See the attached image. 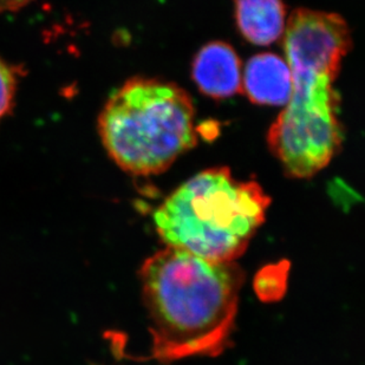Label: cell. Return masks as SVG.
<instances>
[{
    "label": "cell",
    "mask_w": 365,
    "mask_h": 365,
    "mask_svg": "<svg viewBox=\"0 0 365 365\" xmlns=\"http://www.w3.org/2000/svg\"><path fill=\"white\" fill-rule=\"evenodd\" d=\"M351 45L348 24L339 14L297 9L289 16L284 50L291 95L267 138L289 178H312L341 149L343 129L334 83Z\"/></svg>",
    "instance_id": "cell-1"
},
{
    "label": "cell",
    "mask_w": 365,
    "mask_h": 365,
    "mask_svg": "<svg viewBox=\"0 0 365 365\" xmlns=\"http://www.w3.org/2000/svg\"><path fill=\"white\" fill-rule=\"evenodd\" d=\"M152 354L161 363L220 355L231 346L245 282L235 262H210L178 248L149 257L141 269Z\"/></svg>",
    "instance_id": "cell-2"
},
{
    "label": "cell",
    "mask_w": 365,
    "mask_h": 365,
    "mask_svg": "<svg viewBox=\"0 0 365 365\" xmlns=\"http://www.w3.org/2000/svg\"><path fill=\"white\" fill-rule=\"evenodd\" d=\"M271 199L255 181H238L226 167L199 173L156 210L167 247L210 262H235L264 224Z\"/></svg>",
    "instance_id": "cell-3"
},
{
    "label": "cell",
    "mask_w": 365,
    "mask_h": 365,
    "mask_svg": "<svg viewBox=\"0 0 365 365\" xmlns=\"http://www.w3.org/2000/svg\"><path fill=\"white\" fill-rule=\"evenodd\" d=\"M193 101L174 83L135 77L108 100L98 118L104 148L131 175L163 173L197 143Z\"/></svg>",
    "instance_id": "cell-4"
},
{
    "label": "cell",
    "mask_w": 365,
    "mask_h": 365,
    "mask_svg": "<svg viewBox=\"0 0 365 365\" xmlns=\"http://www.w3.org/2000/svg\"><path fill=\"white\" fill-rule=\"evenodd\" d=\"M193 78L203 93L226 98L242 91V64L231 45L213 41L205 45L193 63Z\"/></svg>",
    "instance_id": "cell-5"
},
{
    "label": "cell",
    "mask_w": 365,
    "mask_h": 365,
    "mask_svg": "<svg viewBox=\"0 0 365 365\" xmlns=\"http://www.w3.org/2000/svg\"><path fill=\"white\" fill-rule=\"evenodd\" d=\"M291 71L287 63L274 53L252 57L245 69L242 93L257 104L284 106L291 95Z\"/></svg>",
    "instance_id": "cell-6"
},
{
    "label": "cell",
    "mask_w": 365,
    "mask_h": 365,
    "mask_svg": "<svg viewBox=\"0 0 365 365\" xmlns=\"http://www.w3.org/2000/svg\"><path fill=\"white\" fill-rule=\"evenodd\" d=\"M235 17L242 36L255 45L272 44L285 31L283 0H235Z\"/></svg>",
    "instance_id": "cell-7"
},
{
    "label": "cell",
    "mask_w": 365,
    "mask_h": 365,
    "mask_svg": "<svg viewBox=\"0 0 365 365\" xmlns=\"http://www.w3.org/2000/svg\"><path fill=\"white\" fill-rule=\"evenodd\" d=\"M289 262L265 266L255 276V289L262 302H277L285 294L289 279Z\"/></svg>",
    "instance_id": "cell-8"
},
{
    "label": "cell",
    "mask_w": 365,
    "mask_h": 365,
    "mask_svg": "<svg viewBox=\"0 0 365 365\" xmlns=\"http://www.w3.org/2000/svg\"><path fill=\"white\" fill-rule=\"evenodd\" d=\"M17 86V71L0 57V122L12 111L16 102Z\"/></svg>",
    "instance_id": "cell-9"
},
{
    "label": "cell",
    "mask_w": 365,
    "mask_h": 365,
    "mask_svg": "<svg viewBox=\"0 0 365 365\" xmlns=\"http://www.w3.org/2000/svg\"><path fill=\"white\" fill-rule=\"evenodd\" d=\"M34 0H0V14L16 12L23 7L28 6Z\"/></svg>",
    "instance_id": "cell-10"
}]
</instances>
